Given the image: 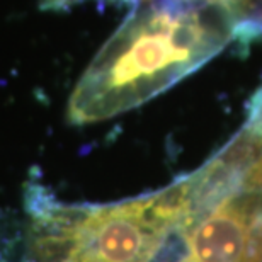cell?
<instances>
[{"label": "cell", "mask_w": 262, "mask_h": 262, "mask_svg": "<svg viewBox=\"0 0 262 262\" xmlns=\"http://www.w3.org/2000/svg\"><path fill=\"white\" fill-rule=\"evenodd\" d=\"M192 198L196 214L179 262H262V174L257 159L247 179L227 196L209 198L192 186Z\"/></svg>", "instance_id": "cell-3"}, {"label": "cell", "mask_w": 262, "mask_h": 262, "mask_svg": "<svg viewBox=\"0 0 262 262\" xmlns=\"http://www.w3.org/2000/svg\"><path fill=\"white\" fill-rule=\"evenodd\" d=\"M192 220L191 177L104 204L61 203L29 181L24 220L0 262H177Z\"/></svg>", "instance_id": "cell-2"}, {"label": "cell", "mask_w": 262, "mask_h": 262, "mask_svg": "<svg viewBox=\"0 0 262 262\" xmlns=\"http://www.w3.org/2000/svg\"><path fill=\"white\" fill-rule=\"evenodd\" d=\"M129 2H133V0H129Z\"/></svg>", "instance_id": "cell-4"}, {"label": "cell", "mask_w": 262, "mask_h": 262, "mask_svg": "<svg viewBox=\"0 0 262 262\" xmlns=\"http://www.w3.org/2000/svg\"><path fill=\"white\" fill-rule=\"evenodd\" d=\"M68 101V121L89 124L148 102L237 41L227 0H133Z\"/></svg>", "instance_id": "cell-1"}]
</instances>
